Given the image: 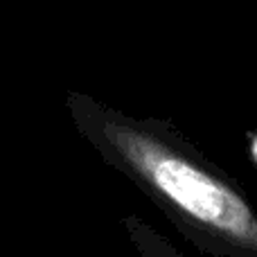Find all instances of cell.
Masks as SVG:
<instances>
[{
    "label": "cell",
    "mask_w": 257,
    "mask_h": 257,
    "mask_svg": "<svg viewBox=\"0 0 257 257\" xmlns=\"http://www.w3.org/2000/svg\"><path fill=\"white\" fill-rule=\"evenodd\" d=\"M88 140L145 192L196 232L230 253L257 257V214L248 201L160 126L95 104L72 108Z\"/></svg>",
    "instance_id": "obj_1"
},
{
    "label": "cell",
    "mask_w": 257,
    "mask_h": 257,
    "mask_svg": "<svg viewBox=\"0 0 257 257\" xmlns=\"http://www.w3.org/2000/svg\"><path fill=\"white\" fill-rule=\"evenodd\" d=\"M255 154H257V145H255Z\"/></svg>",
    "instance_id": "obj_2"
}]
</instances>
